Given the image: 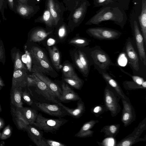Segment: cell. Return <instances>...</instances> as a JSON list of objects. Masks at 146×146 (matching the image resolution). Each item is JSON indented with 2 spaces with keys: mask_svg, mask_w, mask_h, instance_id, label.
Listing matches in <instances>:
<instances>
[{
  "mask_svg": "<svg viewBox=\"0 0 146 146\" xmlns=\"http://www.w3.org/2000/svg\"><path fill=\"white\" fill-rule=\"evenodd\" d=\"M123 11L117 7H106L100 9L88 22L87 25H98L102 21H111L123 28L125 23Z\"/></svg>",
  "mask_w": 146,
  "mask_h": 146,
  "instance_id": "cell-1",
  "label": "cell"
},
{
  "mask_svg": "<svg viewBox=\"0 0 146 146\" xmlns=\"http://www.w3.org/2000/svg\"><path fill=\"white\" fill-rule=\"evenodd\" d=\"M68 121V120L62 117L58 118L45 117L41 113H39L36 121L33 125L45 132L54 134L56 133L61 126Z\"/></svg>",
  "mask_w": 146,
  "mask_h": 146,
  "instance_id": "cell-2",
  "label": "cell"
},
{
  "mask_svg": "<svg viewBox=\"0 0 146 146\" xmlns=\"http://www.w3.org/2000/svg\"><path fill=\"white\" fill-rule=\"evenodd\" d=\"M90 53L92 63L100 73L106 72L110 66L115 65L108 54L99 46H96L92 48Z\"/></svg>",
  "mask_w": 146,
  "mask_h": 146,
  "instance_id": "cell-3",
  "label": "cell"
},
{
  "mask_svg": "<svg viewBox=\"0 0 146 146\" xmlns=\"http://www.w3.org/2000/svg\"><path fill=\"white\" fill-rule=\"evenodd\" d=\"M86 32L90 36L101 40L117 39L121 35V33L117 30L103 27L89 28Z\"/></svg>",
  "mask_w": 146,
  "mask_h": 146,
  "instance_id": "cell-4",
  "label": "cell"
},
{
  "mask_svg": "<svg viewBox=\"0 0 146 146\" xmlns=\"http://www.w3.org/2000/svg\"><path fill=\"white\" fill-rule=\"evenodd\" d=\"M35 109L50 116L62 118L68 115L66 110L58 103L36 102Z\"/></svg>",
  "mask_w": 146,
  "mask_h": 146,
  "instance_id": "cell-5",
  "label": "cell"
},
{
  "mask_svg": "<svg viewBox=\"0 0 146 146\" xmlns=\"http://www.w3.org/2000/svg\"><path fill=\"white\" fill-rule=\"evenodd\" d=\"M104 102L106 109L110 111L112 117L115 116L120 111L121 108L118 99L108 85L104 89Z\"/></svg>",
  "mask_w": 146,
  "mask_h": 146,
  "instance_id": "cell-6",
  "label": "cell"
},
{
  "mask_svg": "<svg viewBox=\"0 0 146 146\" xmlns=\"http://www.w3.org/2000/svg\"><path fill=\"white\" fill-rule=\"evenodd\" d=\"M146 129V119L144 118L133 131L116 145V146H131L140 141H145L143 139L139 137Z\"/></svg>",
  "mask_w": 146,
  "mask_h": 146,
  "instance_id": "cell-7",
  "label": "cell"
},
{
  "mask_svg": "<svg viewBox=\"0 0 146 146\" xmlns=\"http://www.w3.org/2000/svg\"><path fill=\"white\" fill-rule=\"evenodd\" d=\"M31 75L36 81V86L35 87L38 94L42 96L49 103L56 104L60 102L54 93L43 82L35 75L32 74Z\"/></svg>",
  "mask_w": 146,
  "mask_h": 146,
  "instance_id": "cell-8",
  "label": "cell"
},
{
  "mask_svg": "<svg viewBox=\"0 0 146 146\" xmlns=\"http://www.w3.org/2000/svg\"><path fill=\"white\" fill-rule=\"evenodd\" d=\"M31 71L43 82L54 93L59 100L61 97L62 91L59 86L54 83L42 73V70L37 66L34 64L31 70Z\"/></svg>",
  "mask_w": 146,
  "mask_h": 146,
  "instance_id": "cell-9",
  "label": "cell"
},
{
  "mask_svg": "<svg viewBox=\"0 0 146 146\" xmlns=\"http://www.w3.org/2000/svg\"><path fill=\"white\" fill-rule=\"evenodd\" d=\"M132 30L133 37L136 44L139 58L143 63L146 65V55L144 46L143 38L141 33L137 22L135 20L133 22Z\"/></svg>",
  "mask_w": 146,
  "mask_h": 146,
  "instance_id": "cell-10",
  "label": "cell"
},
{
  "mask_svg": "<svg viewBox=\"0 0 146 146\" xmlns=\"http://www.w3.org/2000/svg\"><path fill=\"white\" fill-rule=\"evenodd\" d=\"M121 99L123 106L121 120L124 126L127 127L135 120V113L130 100Z\"/></svg>",
  "mask_w": 146,
  "mask_h": 146,
  "instance_id": "cell-11",
  "label": "cell"
},
{
  "mask_svg": "<svg viewBox=\"0 0 146 146\" xmlns=\"http://www.w3.org/2000/svg\"><path fill=\"white\" fill-rule=\"evenodd\" d=\"M125 51L129 63L133 70L138 71L139 69V57L129 37L125 43Z\"/></svg>",
  "mask_w": 146,
  "mask_h": 146,
  "instance_id": "cell-12",
  "label": "cell"
},
{
  "mask_svg": "<svg viewBox=\"0 0 146 146\" xmlns=\"http://www.w3.org/2000/svg\"><path fill=\"white\" fill-rule=\"evenodd\" d=\"M61 88L62 93L59 100L60 102L68 103L71 101H78L81 99L77 93L65 83H62Z\"/></svg>",
  "mask_w": 146,
  "mask_h": 146,
  "instance_id": "cell-13",
  "label": "cell"
},
{
  "mask_svg": "<svg viewBox=\"0 0 146 146\" xmlns=\"http://www.w3.org/2000/svg\"><path fill=\"white\" fill-rule=\"evenodd\" d=\"M25 70H13L12 82L11 88L27 86V79L28 74Z\"/></svg>",
  "mask_w": 146,
  "mask_h": 146,
  "instance_id": "cell-14",
  "label": "cell"
},
{
  "mask_svg": "<svg viewBox=\"0 0 146 146\" xmlns=\"http://www.w3.org/2000/svg\"><path fill=\"white\" fill-rule=\"evenodd\" d=\"M27 132L29 137L37 146H43L42 141L43 132L37 128L31 125H28L25 129Z\"/></svg>",
  "mask_w": 146,
  "mask_h": 146,
  "instance_id": "cell-15",
  "label": "cell"
},
{
  "mask_svg": "<svg viewBox=\"0 0 146 146\" xmlns=\"http://www.w3.org/2000/svg\"><path fill=\"white\" fill-rule=\"evenodd\" d=\"M58 104L62 106L66 111L68 115L74 118H79L81 117L85 112V107L84 103L82 99L78 100L77 107L74 108H70L66 106L60 102Z\"/></svg>",
  "mask_w": 146,
  "mask_h": 146,
  "instance_id": "cell-16",
  "label": "cell"
},
{
  "mask_svg": "<svg viewBox=\"0 0 146 146\" xmlns=\"http://www.w3.org/2000/svg\"><path fill=\"white\" fill-rule=\"evenodd\" d=\"M100 74L108 84L115 90L121 99L127 101L130 100L124 94L117 82L107 73L106 71L102 72Z\"/></svg>",
  "mask_w": 146,
  "mask_h": 146,
  "instance_id": "cell-17",
  "label": "cell"
},
{
  "mask_svg": "<svg viewBox=\"0 0 146 146\" xmlns=\"http://www.w3.org/2000/svg\"><path fill=\"white\" fill-rule=\"evenodd\" d=\"M27 121L29 125H33L36 119L38 113L37 110L28 107L17 108Z\"/></svg>",
  "mask_w": 146,
  "mask_h": 146,
  "instance_id": "cell-18",
  "label": "cell"
},
{
  "mask_svg": "<svg viewBox=\"0 0 146 146\" xmlns=\"http://www.w3.org/2000/svg\"><path fill=\"white\" fill-rule=\"evenodd\" d=\"M11 112L15 125L20 129H25L29 123L19 111L11 107Z\"/></svg>",
  "mask_w": 146,
  "mask_h": 146,
  "instance_id": "cell-19",
  "label": "cell"
},
{
  "mask_svg": "<svg viewBox=\"0 0 146 146\" xmlns=\"http://www.w3.org/2000/svg\"><path fill=\"white\" fill-rule=\"evenodd\" d=\"M30 54L32 58L33 63L34 64L37 65L40 67L42 70V72L46 73L48 75L52 77L51 73H52L54 74L55 72L51 66L50 64L44 60L38 58L32 54ZM55 77L56 76H55Z\"/></svg>",
  "mask_w": 146,
  "mask_h": 146,
  "instance_id": "cell-20",
  "label": "cell"
},
{
  "mask_svg": "<svg viewBox=\"0 0 146 146\" xmlns=\"http://www.w3.org/2000/svg\"><path fill=\"white\" fill-rule=\"evenodd\" d=\"M11 103L17 108L23 107V103L22 101V87H18L11 89Z\"/></svg>",
  "mask_w": 146,
  "mask_h": 146,
  "instance_id": "cell-21",
  "label": "cell"
},
{
  "mask_svg": "<svg viewBox=\"0 0 146 146\" xmlns=\"http://www.w3.org/2000/svg\"><path fill=\"white\" fill-rule=\"evenodd\" d=\"M15 13H17L23 17L26 18L29 16L34 11L32 7L23 3L18 0H15Z\"/></svg>",
  "mask_w": 146,
  "mask_h": 146,
  "instance_id": "cell-22",
  "label": "cell"
},
{
  "mask_svg": "<svg viewBox=\"0 0 146 146\" xmlns=\"http://www.w3.org/2000/svg\"><path fill=\"white\" fill-rule=\"evenodd\" d=\"M138 20L143 38L144 42L146 45V0H142V9Z\"/></svg>",
  "mask_w": 146,
  "mask_h": 146,
  "instance_id": "cell-23",
  "label": "cell"
},
{
  "mask_svg": "<svg viewBox=\"0 0 146 146\" xmlns=\"http://www.w3.org/2000/svg\"><path fill=\"white\" fill-rule=\"evenodd\" d=\"M48 49L53 66L57 71H59L61 67L60 65V54L58 50L55 46H53L52 48L48 46Z\"/></svg>",
  "mask_w": 146,
  "mask_h": 146,
  "instance_id": "cell-24",
  "label": "cell"
},
{
  "mask_svg": "<svg viewBox=\"0 0 146 146\" xmlns=\"http://www.w3.org/2000/svg\"><path fill=\"white\" fill-rule=\"evenodd\" d=\"M51 33V31L47 32L42 29H36L32 32L30 40L34 42H40L44 39Z\"/></svg>",
  "mask_w": 146,
  "mask_h": 146,
  "instance_id": "cell-25",
  "label": "cell"
},
{
  "mask_svg": "<svg viewBox=\"0 0 146 146\" xmlns=\"http://www.w3.org/2000/svg\"><path fill=\"white\" fill-rule=\"evenodd\" d=\"M119 124H113L104 126L100 132L104 134L105 137H115L119 132Z\"/></svg>",
  "mask_w": 146,
  "mask_h": 146,
  "instance_id": "cell-26",
  "label": "cell"
},
{
  "mask_svg": "<svg viewBox=\"0 0 146 146\" xmlns=\"http://www.w3.org/2000/svg\"><path fill=\"white\" fill-rule=\"evenodd\" d=\"M62 72L63 77L80 80V78L75 72L74 68L70 63H64L62 67Z\"/></svg>",
  "mask_w": 146,
  "mask_h": 146,
  "instance_id": "cell-27",
  "label": "cell"
},
{
  "mask_svg": "<svg viewBox=\"0 0 146 146\" xmlns=\"http://www.w3.org/2000/svg\"><path fill=\"white\" fill-rule=\"evenodd\" d=\"M47 5L48 9L50 11L53 18L54 25L57 24L59 19L58 5L54 0H47Z\"/></svg>",
  "mask_w": 146,
  "mask_h": 146,
  "instance_id": "cell-28",
  "label": "cell"
},
{
  "mask_svg": "<svg viewBox=\"0 0 146 146\" xmlns=\"http://www.w3.org/2000/svg\"><path fill=\"white\" fill-rule=\"evenodd\" d=\"M71 55L75 64L78 69L85 77H87L89 74V71L85 67L81 62L77 51H71Z\"/></svg>",
  "mask_w": 146,
  "mask_h": 146,
  "instance_id": "cell-29",
  "label": "cell"
},
{
  "mask_svg": "<svg viewBox=\"0 0 146 146\" xmlns=\"http://www.w3.org/2000/svg\"><path fill=\"white\" fill-rule=\"evenodd\" d=\"M91 41L87 38L78 36L69 40L68 43L75 46L83 48L88 45Z\"/></svg>",
  "mask_w": 146,
  "mask_h": 146,
  "instance_id": "cell-30",
  "label": "cell"
},
{
  "mask_svg": "<svg viewBox=\"0 0 146 146\" xmlns=\"http://www.w3.org/2000/svg\"><path fill=\"white\" fill-rule=\"evenodd\" d=\"M12 56L13 60L14 70H19L27 71V69L22 61L21 54L19 52H16L13 54Z\"/></svg>",
  "mask_w": 146,
  "mask_h": 146,
  "instance_id": "cell-31",
  "label": "cell"
},
{
  "mask_svg": "<svg viewBox=\"0 0 146 146\" xmlns=\"http://www.w3.org/2000/svg\"><path fill=\"white\" fill-rule=\"evenodd\" d=\"M87 8L86 3H84L76 10L73 16L75 23H77L81 19L86 12Z\"/></svg>",
  "mask_w": 146,
  "mask_h": 146,
  "instance_id": "cell-32",
  "label": "cell"
},
{
  "mask_svg": "<svg viewBox=\"0 0 146 146\" xmlns=\"http://www.w3.org/2000/svg\"><path fill=\"white\" fill-rule=\"evenodd\" d=\"M29 52L30 54H32L50 64L45 54L39 47L37 46H33L29 50Z\"/></svg>",
  "mask_w": 146,
  "mask_h": 146,
  "instance_id": "cell-33",
  "label": "cell"
},
{
  "mask_svg": "<svg viewBox=\"0 0 146 146\" xmlns=\"http://www.w3.org/2000/svg\"><path fill=\"white\" fill-rule=\"evenodd\" d=\"M63 80L68 84L74 88L80 90L82 88L84 83L82 79L77 80L72 78L63 77Z\"/></svg>",
  "mask_w": 146,
  "mask_h": 146,
  "instance_id": "cell-34",
  "label": "cell"
},
{
  "mask_svg": "<svg viewBox=\"0 0 146 146\" xmlns=\"http://www.w3.org/2000/svg\"><path fill=\"white\" fill-rule=\"evenodd\" d=\"M77 52L81 62L85 68L89 71L90 66L92 64L90 62L87 54L84 52L78 49Z\"/></svg>",
  "mask_w": 146,
  "mask_h": 146,
  "instance_id": "cell-35",
  "label": "cell"
},
{
  "mask_svg": "<svg viewBox=\"0 0 146 146\" xmlns=\"http://www.w3.org/2000/svg\"><path fill=\"white\" fill-rule=\"evenodd\" d=\"M41 18L42 21L49 27H52L54 25L53 18L48 9L44 12Z\"/></svg>",
  "mask_w": 146,
  "mask_h": 146,
  "instance_id": "cell-36",
  "label": "cell"
},
{
  "mask_svg": "<svg viewBox=\"0 0 146 146\" xmlns=\"http://www.w3.org/2000/svg\"><path fill=\"white\" fill-rule=\"evenodd\" d=\"M119 68L122 72L130 76L133 79V81L137 84L142 86L144 88V89H146V81L144 79L137 76L131 75L125 71L120 67H119Z\"/></svg>",
  "mask_w": 146,
  "mask_h": 146,
  "instance_id": "cell-37",
  "label": "cell"
},
{
  "mask_svg": "<svg viewBox=\"0 0 146 146\" xmlns=\"http://www.w3.org/2000/svg\"><path fill=\"white\" fill-rule=\"evenodd\" d=\"M22 98L25 102L28 105L35 109V102L31 98L29 93L26 90L22 92Z\"/></svg>",
  "mask_w": 146,
  "mask_h": 146,
  "instance_id": "cell-38",
  "label": "cell"
},
{
  "mask_svg": "<svg viewBox=\"0 0 146 146\" xmlns=\"http://www.w3.org/2000/svg\"><path fill=\"white\" fill-rule=\"evenodd\" d=\"M43 146H67L65 144L57 141L50 139H46L43 137L42 139Z\"/></svg>",
  "mask_w": 146,
  "mask_h": 146,
  "instance_id": "cell-39",
  "label": "cell"
},
{
  "mask_svg": "<svg viewBox=\"0 0 146 146\" xmlns=\"http://www.w3.org/2000/svg\"><path fill=\"white\" fill-rule=\"evenodd\" d=\"M12 128L9 124L6 126L4 129L0 139L5 140L9 138L12 135Z\"/></svg>",
  "mask_w": 146,
  "mask_h": 146,
  "instance_id": "cell-40",
  "label": "cell"
},
{
  "mask_svg": "<svg viewBox=\"0 0 146 146\" xmlns=\"http://www.w3.org/2000/svg\"><path fill=\"white\" fill-rule=\"evenodd\" d=\"M99 121L95 120H91L87 121L83 124L79 131L82 132L90 130Z\"/></svg>",
  "mask_w": 146,
  "mask_h": 146,
  "instance_id": "cell-41",
  "label": "cell"
},
{
  "mask_svg": "<svg viewBox=\"0 0 146 146\" xmlns=\"http://www.w3.org/2000/svg\"><path fill=\"white\" fill-rule=\"evenodd\" d=\"M94 131L90 129L82 132L78 131L76 133L74 136L79 138H86L91 137L92 136Z\"/></svg>",
  "mask_w": 146,
  "mask_h": 146,
  "instance_id": "cell-42",
  "label": "cell"
},
{
  "mask_svg": "<svg viewBox=\"0 0 146 146\" xmlns=\"http://www.w3.org/2000/svg\"><path fill=\"white\" fill-rule=\"evenodd\" d=\"M7 0H0V13L2 15L4 21L7 20L6 18L4 15V10L7 8ZM1 22L0 18V23Z\"/></svg>",
  "mask_w": 146,
  "mask_h": 146,
  "instance_id": "cell-43",
  "label": "cell"
},
{
  "mask_svg": "<svg viewBox=\"0 0 146 146\" xmlns=\"http://www.w3.org/2000/svg\"><path fill=\"white\" fill-rule=\"evenodd\" d=\"M124 86H127L130 89H143L144 88L141 86L139 85L134 81H127L123 82Z\"/></svg>",
  "mask_w": 146,
  "mask_h": 146,
  "instance_id": "cell-44",
  "label": "cell"
},
{
  "mask_svg": "<svg viewBox=\"0 0 146 146\" xmlns=\"http://www.w3.org/2000/svg\"><path fill=\"white\" fill-rule=\"evenodd\" d=\"M5 48L2 41L0 40V62L4 64L5 62Z\"/></svg>",
  "mask_w": 146,
  "mask_h": 146,
  "instance_id": "cell-45",
  "label": "cell"
},
{
  "mask_svg": "<svg viewBox=\"0 0 146 146\" xmlns=\"http://www.w3.org/2000/svg\"><path fill=\"white\" fill-rule=\"evenodd\" d=\"M27 85L28 87H35L36 86V81L31 75H28L27 76Z\"/></svg>",
  "mask_w": 146,
  "mask_h": 146,
  "instance_id": "cell-46",
  "label": "cell"
},
{
  "mask_svg": "<svg viewBox=\"0 0 146 146\" xmlns=\"http://www.w3.org/2000/svg\"><path fill=\"white\" fill-rule=\"evenodd\" d=\"M105 108V107H103L102 106H98L93 108L92 111L94 114H101L104 112Z\"/></svg>",
  "mask_w": 146,
  "mask_h": 146,
  "instance_id": "cell-47",
  "label": "cell"
},
{
  "mask_svg": "<svg viewBox=\"0 0 146 146\" xmlns=\"http://www.w3.org/2000/svg\"><path fill=\"white\" fill-rule=\"evenodd\" d=\"M113 2L112 0H95L94 4L96 6H102L107 5Z\"/></svg>",
  "mask_w": 146,
  "mask_h": 146,
  "instance_id": "cell-48",
  "label": "cell"
},
{
  "mask_svg": "<svg viewBox=\"0 0 146 146\" xmlns=\"http://www.w3.org/2000/svg\"><path fill=\"white\" fill-rule=\"evenodd\" d=\"M66 30L64 25L61 26L59 28L58 31V35L59 38H62L66 34Z\"/></svg>",
  "mask_w": 146,
  "mask_h": 146,
  "instance_id": "cell-49",
  "label": "cell"
},
{
  "mask_svg": "<svg viewBox=\"0 0 146 146\" xmlns=\"http://www.w3.org/2000/svg\"><path fill=\"white\" fill-rule=\"evenodd\" d=\"M7 4L10 9L15 13L14 0H7Z\"/></svg>",
  "mask_w": 146,
  "mask_h": 146,
  "instance_id": "cell-50",
  "label": "cell"
},
{
  "mask_svg": "<svg viewBox=\"0 0 146 146\" xmlns=\"http://www.w3.org/2000/svg\"><path fill=\"white\" fill-rule=\"evenodd\" d=\"M5 125V122L3 119L0 117V129H2Z\"/></svg>",
  "mask_w": 146,
  "mask_h": 146,
  "instance_id": "cell-51",
  "label": "cell"
},
{
  "mask_svg": "<svg viewBox=\"0 0 146 146\" xmlns=\"http://www.w3.org/2000/svg\"><path fill=\"white\" fill-rule=\"evenodd\" d=\"M55 42V41L53 39H49L47 41V44L49 46L53 44Z\"/></svg>",
  "mask_w": 146,
  "mask_h": 146,
  "instance_id": "cell-52",
  "label": "cell"
},
{
  "mask_svg": "<svg viewBox=\"0 0 146 146\" xmlns=\"http://www.w3.org/2000/svg\"><path fill=\"white\" fill-rule=\"evenodd\" d=\"M5 86V84L3 82V80L0 77V86L3 87Z\"/></svg>",
  "mask_w": 146,
  "mask_h": 146,
  "instance_id": "cell-53",
  "label": "cell"
},
{
  "mask_svg": "<svg viewBox=\"0 0 146 146\" xmlns=\"http://www.w3.org/2000/svg\"><path fill=\"white\" fill-rule=\"evenodd\" d=\"M21 3H24L27 4V1L28 0H18Z\"/></svg>",
  "mask_w": 146,
  "mask_h": 146,
  "instance_id": "cell-54",
  "label": "cell"
},
{
  "mask_svg": "<svg viewBox=\"0 0 146 146\" xmlns=\"http://www.w3.org/2000/svg\"><path fill=\"white\" fill-rule=\"evenodd\" d=\"M2 111V109L1 108V105L0 104V112H1Z\"/></svg>",
  "mask_w": 146,
  "mask_h": 146,
  "instance_id": "cell-55",
  "label": "cell"
},
{
  "mask_svg": "<svg viewBox=\"0 0 146 146\" xmlns=\"http://www.w3.org/2000/svg\"><path fill=\"white\" fill-rule=\"evenodd\" d=\"M2 88V87L0 86V90Z\"/></svg>",
  "mask_w": 146,
  "mask_h": 146,
  "instance_id": "cell-56",
  "label": "cell"
},
{
  "mask_svg": "<svg viewBox=\"0 0 146 146\" xmlns=\"http://www.w3.org/2000/svg\"><path fill=\"white\" fill-rule=\"evenodd\" d=\"M1 132H0V138L1 137Z\"/></svg>",
  "mask_w": 146,
  "mask_h": 146,
  "instance_id": "cell-57",
  "label": "cell"
},
{
  "mask_svg": "<svg viewBox=\"0 0 146 146\" xmlns=\"http://www.w3.org/2000/svg\"></svg>",
  "mask_w": 146,
  "mask_h": 146,
  "instance_id": "cell-58",
  "label": "cell"
}]
</instances>
